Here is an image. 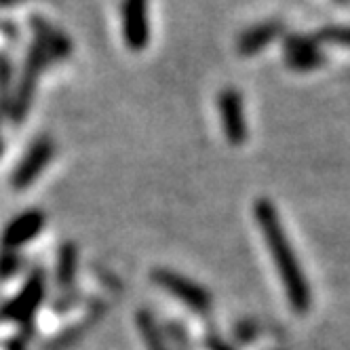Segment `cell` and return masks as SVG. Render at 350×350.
Instances as JSON below:
<instances>
[{
  "label": "cell",
  "instance_id": "obj_1",
  "mask_svg": "<svg viewBox=\"0 0 350 350\" xmlns=\"http://www.w3.org/2000/svg\"><path fill=\"white\" fill-rule=\"evenodd\" d=\"M254 215L260 224V230L270 249L274 266L279 270V277L283 281L291 308L297 314H306L310 310V302H312L310 287H308V281L304 279L302 268H299V264L295 260L291 243L285 237L277 209H274V205L270 201H266V198H260L254 207Z\"/></svg>",
  "mask_w": 350,
  "mask_h": 350
},
{
  "label": "cell",
  "instance_id": "obj_2",
  "mask_svg": "<svg viewBox=\"0 0 350 350\" xmlns=\"http://www.w3.org/2000/svg\"><path fill=\"white\" fill-rule=\"evenodd\" d=\"M51 55L46 53V49L34 38L28 57H26V66H23V77L17 85L15 97L11 102V116L13 120H21L23 116L28 114L30 104H32V97H34V89H36V81H38V74L42 72V68L46 64H51Z\"/></svg>",
  "mask_w": 350,
  "mask_h": 350
},
{
  "label": "cell",
  "instance_id": "obj_3",
  "mask_svg": "<svg viewBox=\"0 0 350 350\" xmlns=\"http://www.w3.org/2000/svg\"><path fill=\"white\" fill-rule=\"evenodd\" d=\"M152 281L163 287L167 293H171L173 297H178L182 304L190 306L194 312H209L211 308V295L207 289H203L201 285L192 283L190 279L182 277V274L173 272V270H154L152 272Z\"/></svg>",
  "mask_w": 350,
  "mask_h": 350
},
{
  "label": "cell",
  "instance_id": "obj_4",
  "mask_svg": "<svg viewBox=\"0 0 350 350\" xmlns=\"http://www.w3.org/2000/svg\"><path fill=\"white\" fill-rule=\"evenodd\" d=\"M217 110L221 118L224 135L232 146H241L247 139V118L243 108V95L234 87H226L217 95Z\"/></svg>",
  "mask_w": 350,
  "mask_h": 350
},
{
  "label": "cell",
  "instance_id": "obj_5",
  "mask_svg": "<svg viewBox=\"0 0 350 350\" xmlns=\"http://www.w3.org/2000/svg\"><path fill=\"white\" fill-rule=\"evenodd\" d=\"M122 38L131 51H142L150 42L148 0H122Z\"/></svg>",
  "mask_w": 350,
  "mask_h": 350
},
{
  "label": "cell",
  "instance_id": "obj_6",
  "mask_svg": "<svg viewBox=\"0 0 350 350\" xmlns=\"http://www.w3.org/2000/svg\"><path fill=\"white\" fill-rule=\"evenodd\" d=\"M53 152H55V144L49 137H40L38 142H34L13 173V180H11L13 188L26 190L42 173V169L49 165V161L53 159Z\"/></svg>",
  "mask_w": 350,
  "mask_h": 350
},
{
  "label": "cell",
  "instance_id": "obj_7",
  "mask_svg": "<svg viewBox=\"0 0 350 350\" xmlns=\"http://www.w3.org/2000/svg\"><path fill=\"white\" fill-rule=\"evenodd\" d=\"M44 228V213L38 209H30L23 211L17 217H13L9 221V226L3 232V247L9 249V252H15V249L28 245L34 237L40 234V230Z\"/></svg>",
  "mask_w": 350,
  "mask_h": 350
},
{
  "label": "cell",
  "instance_id": "obj_8",
  "mask_svg": "<svg viewBox=\"0 0 350 350\" xmlns=\"http://www.w3.org/2000/svg\"><path fill=\"white\" fill-rule=\"evenodd\" d=\"M42 291H44V283H42V277L40 272H36L34 277L23 285L21 293L11 299V302L5 306V310L0 312L3 319H9V321H30L40 304L42 299Z\"/></svg>",
  "mask_w": 350,
  "mask_h": 350
},
{
  "label": "cell",
  "instance_id": "obj_9",
  "mask_svg": "<svg viewBox=\"0 0 350 350\" xmlns=\"http://www.w3.org/2000/svg\"><path fill=\"white\" fill-rule=\"evenodd\" d=\"M285 62L289 68L297 72H308L325 64V57L319 51L317 40L291 34L285 38Z\"/></svg>",
  "mask_w": 350,
  "mask_h": 350
},
{
  "label": "cell",
  "instance_id": "obj_10",
  "mask_svg": "<svg viewBox=\"0 0 350 350\" xmlns=\"http://www.w3.org/2000/svg\"><path fill=\"white\" fill-rule=\"evenodd\" d=\"M283 34V23L279 19H268L264 23H256V26L247 28L239 40H237V51L245 57L256 55L262 51L264 46H268L272 40H277Z\"/></svg>",
  "mask_w": 350,
  "mask_h": 350
},
{
  "label": "cell",
  "instance_id": "obj_11",
  "mask_svg": "<svg viewBox=\"0 0 350 350\" xmlns=\"http://www.w3.org/2000/svg\"><path fill=\"white\" fill-rule=\"evenodd\" d=\"M32 28L36 32V40L46 49V53L51 55L53 62L57 59H64L72 53V42L68 36H64L59 30H55L53 26H49V23L40 17H34L32 19Z\"/></svg>",
  "mask_w": 350,
  "mask_h": 350
},
{
  "label": "cell",
  "instance_id": "obj_12",
  "mask_svg": "<svg viewBox=\"0 0 350 350\" xmlns=\"http://www.w3.org/2000/svg\"><path fill=\"white\" fill-rule=\"evenodd\" d=\"M74 270H77V247L66 245L59 254L57 262V285L68 287L74 281Z\"/></svg>",
  "mask_w": 350,
  "mask_h": 350
},
{
  "label": "cell",
  "instance_id": "obj_13",
  "mask_svg": "<svg viewBox=\"0 0 350 350\" xmlns=\"http://www.w3.org/2000/svg\"><path fill=\"white\" fill-rule=\"evenodd\" d=\"M137 325H139V332H142V338L146 340V346L148 350H167L159 329L154 327L152 323V317H150L148 312H139L137 314Z\"/></svg>",
  "mask_w": 350,
  "mask_h": 350
},
{
  "label": "cell",
  "instance_id": "obj_14",
  "mask_svg": "<svg viewBox=\"0 0 350 350\" xmlns=\"http://www.w3.org/2000/svg\"><path fill=\"white\" fill-rule=\"evenodd\" d=\"M317 42H332V44H344L350 46V28L346 26H327L317 32Z\"/></svg>",
  "mask_w": 350,
  "mask_h": 350
},
{
  "label": "cell",
  "instance_id": "obj_15",
  "mask_svg": "<svg viewBox=\"0 0 350 350\" xmlns=\"http://www.w3.org/2000/svg\"><path fill=\"white\" fill-rule=\"evenodd\" d=\"M11 62L7 55L0 53V104H7L11 108V102H9V87H11Z\"/></svg>",
  "mask_w": 350,
  "mask_h": 350
},
{
  "label": "cell",
  "instance_id": "obj_16",
  "mask_svg": "<svg viewBox=\"0 0 350 350\" xmlns=\"http://www.w3.org/2000/svg\"><path fill=\"white\" fill-rule=\"evenodd\" d=\"M21 266V260L15 256V252L5 249V254H0V279H9Z\"/></svg>",
  "mask_w": 350,
  "mask_h": 350
},
{
  "label": "cell",
  "instance_id": "obj_17",
  "mask_svg": "<svg viewBox=\"0 0 350 350\" xmlns=\"http://www.w3.org/2000/svg\"><path fill=\"white\" fill-rule=\"evenodd\" d=\"M211 350H230V348H228V346H224L221 342H215V340H213V344H211Z\"/></svg>",
  "mask_w": 350,
  "mask_h": 350
},
{
  "label": "cell",
  "instance_id": "obj_18",
  "mask_svg": "<svg viewBox=\"0 0 350 350\" xmlns=\"http://www.w3.org/2000/svg\"><path fill=\"white\" fill-rule=\"evenodd\" d=\"M3 148H5V144H3V135H0V152H3Z\"/></svg>",
  "mask_w": 350,
  "mask_h": 350
},
{
  "label": "cell",
  "instance_id": "obj_19",
  "mask_svg": "<svg viewBox=\"0 0 350 350\" xmlns=\"http://www.w3.org/2000/svg\"><path fill=\"white\" fill-rule=\"evenodd\" d=\"M0 3H5V5H9V3H15V0H0Z\"/></svg>",
  "mask_w": 350,
  "mask_h": 350
},
{
  "label": "cell",
  "instance_id": "obj_20",
  "mask_svg": "<svg viewBox=\"0 0 350 350\" xmlns=\"http://www.w3.org/2000/svg\"><path fill=\"white\" fill-rule=\"evenodd\" d=\"M338 3H348V0H338Z\"/></svg>",
  "mask_w": 350,
  "mask_h": 350
}]
</instances>
